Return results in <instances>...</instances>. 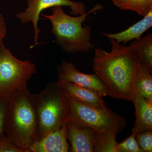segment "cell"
I'll return each instance as SVG.
<instances>
[{
	"label": "cell",
	"mask_w": 152,
	"mask_h": 152,
	"mask_svg": "<svg viewBox=\"0 0 152 152\" xmlns=\"http://www.w3.org/2000/svg\"><path fill=\"white\" fill-rule=\"evenodd\" d=\"M111 51L95 50L93 70L102 82L108 96L132 101L137 94L135 87L137 59L129 46L109 39Z\"/></svg>",
	"instance_id": "1"
},
{
	"label": "cell",
	"mask_w": 152,
	"mask_h": 152,
	"mask_svg": "<svg viewBox=\"0 0 152 152\" xmlns=\"http://www.w3.org/2000/svg\"><path fill=\"white\" fill-rule=\"evenodd\" d=\"M38 124L33 94L27 87L18 90L10 98L5 121L6 135L23 152L37 140Z\"/></svg>",
	"instance_id": "2"
},
{
	"label": "cell",
	"mask_w": 152,
	"mask_h": 152,
	"mask_svg": "<svg viewBox=\"0 0 152 152\" xmlns=\"http://www.w3.org/2000/svg\"><path fill=\"white\" fill-rule=\"evenodd\" d=\"M102 8V6L97 4L84 15L72 17L65 13L62 7L58 6L51 8V15H42L50 22L55 42L65 52L75 53L88 52L93 49L91 28L89 25L83 26V23L89 14Z\"/></svg>",
	"instance_id": "3"
},
{
	"label": "cell",
	"mask_w": 152,
	"mask_h": 152,
	"mask_svg": "<svg viewBox=\"0 0 152 152\" xmlns=\"http://www.w3.org/2000/svg\"><path fill=\"white\" fill-rule=\"evenodd\" d=\"M33 101L37 120V140L69 121L68 96L58 82L50 83L40 92L33 94Z\"/></svg>",
	"instance_id": "4"
},
{
	"label": "cell",
	"mask_w": 152,
	"mask_h": 152,
	"mask_svg": "<svg viewBox=\"0 0 152 152\" xmlns=\"http://www.w3.org/2000/svg\"><path fill=\"white\" fill-rule=\"evenodd\" d=\"M69 121L79 127H89L96 132L116 135L127 126L126 119L107 106L98 108L82 104L68 96Z\"/></svg>",
	"instance_id": "5"
},
{
	"label": "cell",
	"mask_w": 152,
	"mask_h": 152,
	"mask_svg": "<svg viewBox=\"0 0 152 152\" xmlns=\"http://www.w3.org/2000/svg\"><path fill=\"white\" fill-rule=\"evenodd\" d=\"M37 73L35 65L14 56L0 42V98L10 99L16 91L27 87L28 81Z\"/></svg>",
	"instance_id": "6"
},
{
	"label": "cell",
	"mask_w": 152,
	"mask_h": 152,
	"mask_svg": "<svg viewBox=\"0 0 152 152\" xmlns=\"http://www.w3.org/2000/svg\"><path fill=\"white\" fill-rule=\"evenodd\" d=\"M58 6H66L70 9V14L72 15H80L86 13L84 4L80 2L71 0H28L27 7L23 12L17 14V18L23 24L32 23L34 34L35 44L30 47L33 48L39 45L38 39L40 29L38 27L40 15L44 10Z\"/></svg>",
	"instance_id": "7"
},
{
	"label": "cell",
	"mask_w": 152,
	"mask_h": 152,
	"mask_svg": "<svg viewBox=\"0 0 152 152\" xmlns=\"http://www.w3.org/2000/svg\"><path fill=\"white\" fill-rule=\"evenodd\" d=\"M57 71L58 79L96 90L103 96H108L105 87L96 75L81 72L72 63L63 59L61 64L57 66Z\"/></svg>",
	"instance_id": "8"
},
{
	"label": "cell",
	"mask_w": 152,
	"mask_h": 152,
	"mask_svg": "<svg viewBox=\"0 0 152 152\" xmlns=\"http://www.w3.org/2000/svg\"><path fill=\"white\" fill-rule=\"evenodd\" d=\"M66 135L69 142V152H95L96 131L89 127H79L68 121L66 124Z\"/></svg>",
	"instance_id": "9"
},
{
	"label": "cell",
	"mask_w": 152,
	"mask_h": 152,
	"mask_svg": "<svg viewBox=\"0 0 152 152\" xmlns=\"http://www.w3.org/2000/svg\"><path fill=\"white\" fill-rule=\"evenodd\" d=\"M69 148L66 124L41 140H36L30 147L28 152H68Z\"/></svg>",
	"instance_id": "10"
},
{
	"label": "cell",
	"mask_w": 152,
	"mask_h": 152,
	"mask_svg": "<svg viewBox=\"0 0 152 152\" xmlns=\"http://www.w3.org/2000/svg\"><path fill=\"white\" fill-rule=\"evenodd\" d=\"M58 83L64 88L68 96L84 104L95 107H106L103 96L96 90L80 86L63 80Z\"/></svg>",
	"instance_id": "11"
},
{
	"label": "cell",
	"mask_w": 152,
	"mask_h": 152,
	"mask_svg": "<svg viewBox=\"0 0 152 152\" xmlns=\"http://www.w3.org/2000/svg\"><path fill=\"white\" fill-rule=\"evenodd\" d=\"M132 102L135 109L136 120L132 133L135 135L152 131V101L137 94Z\"/></svg>",
	"instance_id": "12"
},
{
	"label": "cell",
	"mask_w": 152,
	"mask_h": 152,
	"mask_svg": "<svg viewBox=\"0 0 152 152\" xmlns=\"http://www.w3.org/2000/svg\"><path fill=\"white\" fill-rule=\"evenodd\" d=\"M152 26V10L141 20L131 26L125 31L116 34H106L104 35L109 39H113L117 42L124 45L129 41L137 39L146 31Z\"/></svg>",
	"instance_id": "13"
},
{
	"label": "cell",
	"mask_w": 152,
	"mask_h": 152,
	"mask_svg": "<svg viewBox=\"0 0 152 152\" xmlns=\"http://www.w3.org/2000/svg\"><path fill=\"white\" fill-rule=\"evenodd\" d=\"M129 47L136 58L152 73V34L134 40Z\"/></svg>",
	"instance_id": "14"
},
{
	"label": "cell",
	"mask_w": 152,
	"mask_h": 152,
	"mask_svg": "<svg viewBox=\"0 0 152 152\" xmlns=\"http://www.w3.org/2000/svg\"><path fill=\"white\" fill-rule=\"evenodd\" d=\"M135 87L137 94L152 101V73L137 59Z\"/></svg>",
	"instance_id": "15"
},
{
	"label": "cell",
	"mask_w": 152,
	"mask_h": 152,
	"mask_svg": "<svg viewBox=\"0 0 152 152\" xmlns=\"http://www.w3.org/2000/svg\"><path fill=\"white\" fill-rule=\"evenodd\" d=\"M95 152H118L116 135L102 134L96 132Z\"/></svg>",
	"instance_id": "16"
},
{
	"label": "cell",
	"mask_w": 152,
	"mask_h": 152,
	"mask_svg": "<svg viewBox=\"0 0 152 152\" xmlns=\"http://www.w3.org/2000/svg\"><path fill=\"white\" fill-rule=\"evenodd\" d=\"M120 9L133 11L144 17L152 10V0H125Z\"/></svg>",
	"instance_id": "17"
},
{
	"label": "cell",
	"mask_w": 152,
	"mask_h": 152,
	"mask_svg": "<svg viewBox=\"0 0 152 152\" xmlns=\"http://www.w3.org/2000/svg\"><path fill=\"white\" fill-rule=\"evenodd\" d=\"M135 138L142 152H152V131L139 133L136 135Z\"/></svg>",
	"instance_id": "18"
},
{
	"label": "cell",
	"mask_w": 152,
	"mask_h": 152,
	"mask_svg": "<svg viewBox=\"0 0 152 152\" xmlns=\"http://www.w3.org/2000/svg\"><path fill=\"white\" fill-rule=\"evenodd\" d=\"M118 152H142L136 140L135 135L133 133L121 142L118 143Z\"/></svg>",
	"instance_id": "19"
},
{
	"label": "cell",
	"mask_w": 152,
	"mask_h": 152,
	"mask_svg": "<svg viewBox=\"0 0 152 152\" xmlns=\"http://www.w3.org/2000/svg\"><path fill=\"white\" fill-rule=\"evenodd\" d=\"M0 152H23L10 140L5 133L0 136Z\"/></svg>",
	"instance_id": "20"
},
{
	"label": "cell",
	"mask_w": 152,
	"mask_h": 152,
	"mask_svg": "<svg viewBox=\"0 0 152 152\" xmlns=\"http://www.w3.org/2000/svg\"><path fill=\"white\" fill-rule=\"evenodd\" d=\"M10 99L0 98V136L4 132L5 121Z\"/></svg>",
	"instance_id": "21"
},
{
	"label": "cell",
	"mask_w": 152,
	"mask_h": 152,
	"mask_svg": "<svg viewBox=\"0 0 152 152\" xmlns=\"http://www.w3.org/2000/svg\"><path fill=\"white\" fill-rule=\"evenodd\" d=\"M7 26L4 19L0 14V42L4 41L7 34Z\"/></svg>",
	"instance_id": "22"
},
{
	"label": "cell",
	"mask_w": 152,
	"mask_h": 152,
	"mask_svg": "<svg viewBox=\"0 0 152 152\" xmlns=\"http://www.w3.org/2000/svg\"><path fill=\"white\" fill-rule=\"evenodd\" d=\"M111 1L115 5L120 8L124 2L125 0H111Z\"/></svg>",
	"instance_id": "23"
}]
</instances>
